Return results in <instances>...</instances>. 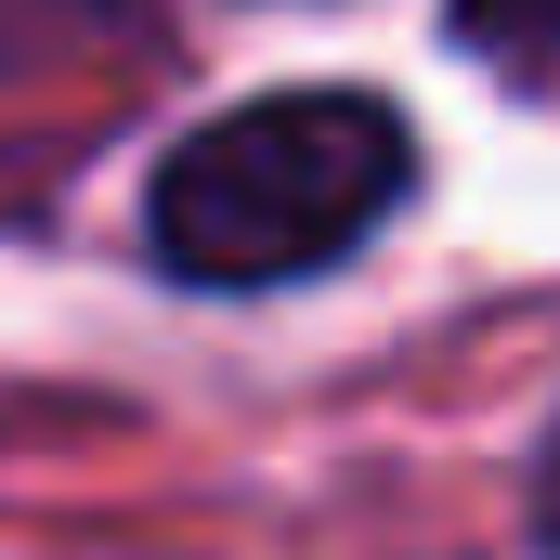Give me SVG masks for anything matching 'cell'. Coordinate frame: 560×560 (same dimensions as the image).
Wrapping results in <instances>:
<instances>
[{
  "instance_id": "1",
  "label": "cell",
  "mask_w": 560,
  "mask_h": 560,
  "mask_svg": "<svg viewBox=\"0 0 560 560\" xmlns=\"http://www.w3.org/2000/svg\"><path fill=\"white\" fill-rule=\"evenodd\" d=\"M405 183H418V131L378 92H352V79L261 92L156 156L143 248H156V275L248 300V287H300L326 261H352L405 209Z\"/></svg>"
},
{
  "instance_id": "2",
  "label": "cell",
  "mask_w": 560,
  "mask_h": 560,
  "mask_svg": "<svg viewBox=\"0 0 560 560\" xmlns=\"http://www.w3.org/2000/svg\"><path fill=\"white\" fill-rule=\"evenodd\" d=\"M469 52H560V0H456Z\"/></svg>"
},
{
  "instance_id": "3",
  "label": "cell",
  "mask_w": 560,
  "mask_h": 560,
  "mask_svg": "<svg viewBox=\"0 0 560 560\" xmlns=\"http://www.w3.org/2000/svg\"><path fill=\"white\" fill-rule=\"evenodd\" d=\"M535 548L560 560V418H548V456H535Z\"/></svg>"
}]
</instances>
